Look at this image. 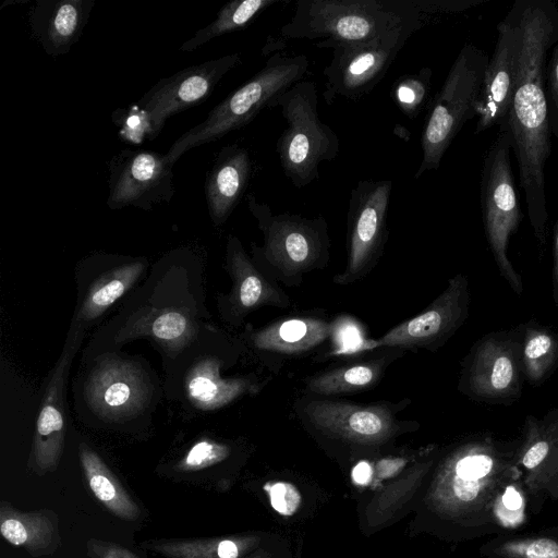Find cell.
Wrapping results in <instances>:
<instances>
[{"label":"cell","instance_id":"1","mask_svg":"<svg viewBox=\"0 0 558 558\" xmlns=\"http://www.w3.org/2000/svg\"><path fill=\"white\" fill-rule=\"evenodd\" d=\"M515 3L520 47L507 123L530 223L543 250L548 221L545 167L551 153L545 69L548 52L558 41V5L553 0H515Z\"/></svg>","mask_w":558,"mask_h":558},{"label":"cell","instance_id":"2","mask_svg":"<svg viewBox=\"0 0 558 558\" xmlns=\"http://www.w3.org/2000/svg\"><path fill=\"white\" fill-rule=\"evenodd\" d=\"M434 14H440L437 0H298L280 33L286 39L323 38L316 46L326 48L372 39Z\"/></svg>","mask_w":558,"mask_h":558},{"label":"cell","instance_id":"3","mask_svg":"<svg viewBox=\"0 0 558 558\" xmlns=\"http://www.w3.org/2000/svg\"><path fill=\"white\" fill-rule=\"evenodd\" d=\"M308 66L305 54L275 52L255 75L215 106L204 121L178 137L167 158L174 165L187 150L247 125L264 108H269L272 99L302 81Z\"/></svg>","mask_w":558,"mask_h":558},{"label":"cell","instance_id":"4","mask_svg":"<svg viewBox=\"0 0 558 558\" xmlns=\"http://www.w3.org/2000/svg\"><path fill=\"white\" fill-rule=\"evenodd\" d=\"M247 208L263 233V246L252 244L255 263L288 286L300 284L302 276L325 266L329 258L328 223L323 216L276 214L267 203L250 193Z\"/></svg>","mask_w":558,"mask_h":558},{"label":"cell","instance_id":"5","mask_svg":"<svg viewBox=\"0 0 558 558\" xmlns=\"http://www.w3.org/2000/svg\"><path fill=\"white\" fill-rule=\"evenodd\" d=\"M280 108L287 122L276 143V151L286 177L295 187L317 180L323 161L337 158L340 142L337 133L318 117L316 84L300 81L272 99L269 108Z\"/></svg>","mask_w":558,"mask_h":558},{"label":"cell","instance_id":"6","mask_svg":"<svg viewBox=\"0 0 558 558\" xmlns=\"http://www.w3.org/2000/svg\"><path fill=\"white\" fill-rule=\"evenodd\" d=\"M488 60L487 53L471 43L459 51L442 86L429 104L421 135L422 161L414 179L438 169L462 126L476 117L475 107Z\"/></svg>","mask_w":558,"mask_h":558},{"label":"cell","instance_id":"7","mask_svg":"<svg viewBox=\"0 0 558 558\" xmlns=\"http://www.w3.org/2000/svg\"><path fill=\"white\" fill-rule=\"evenodd\" d=\"M496 138L488 147L482 166L480 204L488 246L501 277L521 295L523 282L508 258L507 250L522 219L515 183L511 169L512 135L502 123Z\"/></svg>","mask_w":558,"mask_h":558},{"label":"cell","instance_id":"8","mask_svg":"<svg viewBox=\"0 0 558 558\" xmlns=\"http://www.w3.org/2000/svg\"><path fill=\"white\" fill-rule=\"evenodd\" d=\"M426 22H411L363 41L328 45L332 58L323 71L325 101H356L368 95L385 77L408 39Z\"/></svg>","mask_w":558,"mask_h":558},{"label":"cell","instance_id":"9","mask_svg":"<svg viewBox=\"0 0 558 558\" xmlns=\"http://www.w3.org/2000/svg\"><path fill=\"white\" fill-rule=\"evenodd\" d=\"M524 325L483 336L462 363L459 390L492 405H510L522 396Z\"/></svg>","mask_w":558,"mask_h":558},{"label":"cell","instance_id":"10","mask_svg":"<svg viewBox=\"0 0 558 558\" xmlns=\"http://www.w3.org/2000/svg\"><path fill=\"white\" fill-rule=\"evenodd\" d=\"M391 180H360L351 190L348 207V262L333 277L337 284L353 283L376 265L388 239L387 217Z\"/></svg>","mask_w":558,"mask_h":558},{"label":"cell","instance_id":"11","mask_svg":"<svg viewBox=\"0 0 558 558\" xmlns=\"http://www.w3.org/2000/svg\"><path fill=\"white\" fill-rule=\"evenodd\" d=\"M173 166L166 154L145 149L121 150L108 166V207L134 206L150 210L155 204L169 203L174 195Z\"/></svg>","mask_w":558,"mask_h":558},{"label":"cell","instance_id":"12","mask_svg":"<svg viewBox=\"0 0 558 558\" xmlns=\"http://www.w3.org/2000/svg\"><path fill=\"white\" fill-rule=\"evenodd\" d=\"M469 304L468 278L458 274L422 313L395 326L378 340L364 342L362 349L397 347L435 351L463 325L469 314Z\"/></svg>","mask_w":558,"mask_h":558},{"label":"cell","instance_id":"13","mask_svg":"<svg viewBox=\"0 0 558 558\" xmlns=\"http://www.w3.org/2000/svg\"><path fill=\"white\" fill-rule=\"evenodd\" d=\"M241 63V54L230 53L218 59L189 66L160 80L140 100L154 140L167 119L206 100L222 77Z\"/></svg>","mask_w":558,"mask_h":558},{"label":"cell","instance_id":"14","mask_svg":"<svg viewBox=\"0 0 558 558\" xmlns=\"http://www.w3.org/2000/svg\"><path fill=\"white\" fill-rule=\"evenodd\" d=\"M520 20L515 1L497 25V38L488 60L475 107V134L507 121L518 73Z\"/></svg>","mask_w":558,"mask_h":558},{"label":"cell","instance_id":"15","mask_svg":"<svg viewBox=\"0 0 558 558\" xmlns=\"http://www.w3.org/2000/svg\"><path fill=\"white\" fill-rule=\"evenodd\" d=\"M150 391L137 365L117 359L106 360L94 368L85 387L90 408L108 420H122L138 413L147 403Z\"/></svg>","mask_w":558,"mask_h":558},{"label":"cell","instance_id":"16","mask_svg":"<svg viewBox=\"0 0 558 558\" xmlns=\"http://www.w3.org/2000/svg\"><path fill=\"white\" fill-rule=\"evenodd\" d=\"M304 415L317 428L359 441H380L398 429L395 407L389 403L359 404L315 399L304 407Z\"/></svg>","mask_w":558,"mask_h":558},{"label":"cell","instance_id":"17","mask_svg":"<svg viewBox=\"0 0 558 558\" xmlns=\"http://www.w3.org/2000/svg\"><path fill=\"white\" fill-rule=\"evenodd\" d=\"M82 337L81 329H76L69 335L40 404L33 445L35 471L39 474L54 471L63 452L65 434L64 383L69 365L80 347Z\"/></svg>","mask_w":558,"mask_h":558},{"label":"cell","instance_id":"18","mask_svg":"<svg viewBox=\"0 0 558 558\" xmlns=\"http://www.w3.org/2000/svg\"><path fill=\"white\" fill-rule=\"evenodd\" d=\"M227 268L232 288L221 301V311L229 323L239 325L246 315L263 306L284 308L291 304L289 296L272 278L260 271L234 235H229L227 242Z\"/></svg>","mask_w":558,"mask_h":558},{"label":"cell","instance_id":"19","mask_svg":"<svg viewBox=\"0 0 558 558\" xmlns=\"http://www.w3.org/2000/svg\"><path fill=\"white\" fill-rule=\"evenodd\" d=\"M95 0H37L28 12L33 35L45 52L65 54L80 39Z\"/></svg>","mask_w":558,"mask_h":558},{"label":"cell","instance_id":"20","mask_svg":"<svg viewBox=\"0 0 558 558\" xmlns=\"http://www.w3.org/2000/svg\"><path fill=\"white\" fill-rule=\"evenodd\" d=\"M253 174L250 151L238 144L218 153L205 179V196L210 219L223 225L242 199Z\"/></svg>","mask_w":558,"mask_h":558},{"label":"cell","instance_id":"21","mask_svg":"<svg viewBox=\"0 0 558 558\" xmlns=\"http://www.w3.org/2000/svg\"><path fill=\"white\" fill-rule=\"evenodd\" d=\"M333 331L325 319L293 317L275 322L252 335L253 345L283 355L306 353L323 343Z\"/></svg>","mask_w":558,"mask_h":558},{"label":"cell","instance_id":"22","mask_svg":"<svg viewBox=\"0 0 558 558\" xmlns=\"http://www.w3.org/2000/svg\"><path fill=\"white\" fill-rule=\"evenodd\" d=\"M257 388L248 378H223L220 375V362L211 357L196 363L185 380L189 400L194 407L205 411L228 405L245 393L257 391Z\"/></svg>","mask_w":558,"mask_h":558},{"label":"cell","instance_id":"23","mask_svg":"<svg viewBox=\"0 0 558 558\" xmlns=\"http://www.w3.org/2000/svg\"><path fill=\"white\" fill-rule=\"evenodd\" d=\"M49 511L21 512L2 501L0 506V532L3 538L23 547L33 556L54 550L59 536L57 521Z\"/></svg>","mask_w":558,"mask_h":558},{"label":"cell","instance_id":"24","mask_svg":"<svg viewBox=\"0 0 558 558\" xmlns=\"http://www.w3.org/2000/svg\"><path fill=\"white\" fill-rule=\"evenodd\" d=\"M80 460L88 486L101 505L123 520H136L141 514L140 508L101 458L88 446L82 445Z\"/></svg>","mask_w":558,"mask_h":558},{"label":"cell","instance_id":"25","mask_svg":"<svg viewBox=\"0 0 558 558\" xmlns=\"http://www.w3.org/2000/svg\"><path fill=\"white\" fill-rule=\"evenodd\" d=\"M195 335L191 317L178 308H157L138 315L128 327L125 336H149L168 352H178Z\"/></svg>","mask_w":558,"mask_h":558},{"label":"cell","instance_id":"26","mask_svg":"<svg viewBox=\"0 0 558 558\" xmlns=\"http://www.w3.org/2000/svg\"><path fill=\"white\" fill-rule=\"evenodd\" d=\"M386 365L384 357L337 367L306 378L305 389L323 397L369 389L379 381Z\"/></svg>","mask_w":558,"mask_h":558},{"label":"cell","instance_id":"27","mask_svg":"<svg viewBox=\"0 0 558 558\" xmlns=\"http://www.w3.org/2000/svg\"><path fill=\"white\" fill-rule=\"evenodd\" d=\"M144 269L145 263L137 259L104 274L87 290L78 310V319L90 322L101 316L134 286Z\"/></svg>","mask_w":558,"mask_h":558},{"label":"cell","instance_id":"28","mask_svg":"<svg viewBox=\"0 0 558 558\" xmlns=\"http://www.w3.org/2000/svg\"><path fill=\"white\" fill-rule=\"evenodd\" d=\"M522 363L525 381L544 384L558 367V333L534 320L524 324Z\"/></svg>","mask_w":558,"mask_h":558},{"label":"cell","instance_id":"29","mask_svg":"<svg viewBox=\"0 0 558 558\" xmlns=\"http://www.w3.org/2000/svg\"><path fill=\"white\" fill-rule=\"evenodd\" d=\"M489 444H472L459 453L452 466V490L464 502L474 500L486 478L494 472L497 460Z\"/></svg>","mask_w":558,"mask_h":558},{"label":"cell","instance_id":"30","mask_svg":"<svg viewBox=\"0 0 558 558\" xmlns=\"http://www.w3.org/2000/svg\"><path fill=\"white\" fill-rule=\"evenodd\" d=\"M280 0H234L226 3L217 13L216 19L201 28L179 48L183 52H192L207 41L236 31L244 29L263 11Z\"/></svg>","mask_w":558,"mask_h":558},{"label":"cell","instance_id":"31","mask_svg":"<svg viewBox=\"0 0 558 558\" xmlns=\"http://www.w3.org/2000/svg\"><path fill=\"white\" fill-rule=\"evenodd\" d=\"M143 546L167 558H239L240 544L231 538L159 539Z\"/></svg>","mask_w":558,"mask_h":558},{"label":"cell","instance_id":"32","mask_svg":"<svg viewBox=\"0 0 558 558\" xmlns=\"http://www.w3.org/2000/svg\"><path fill=\"white\" fill-rule=\"evenodd\" d=\"M433 70L424 66L416 73L403 74L392 84L390 96L401 112L414 120L426 107L432 88Z\"/></svg>","mask_w":558,"mask_h":558},{"label":"cell","instance_id":"33","mask_svg":"<svg viewBox=\"0 0 558 558\" xmlns=\"http://www.w3.org/2000/svg\"><path fill=\"white\" fill-rule=\"evenodd\" d=\"M228 456V446L211 439H202L189 449L175 469L181 472L198 471L221 462Z\"/></svg>","mask_w":558,"mask_h":558},{"label":"cell","instance_id":"34","mask_svg":"<svg viewBox=\"0 0 558 558\" xmlns=\"http://www.w3.org/2000/svg\"><path fill=\"white\" fill-rule=\"evenodd\" d=\"M499 551L509 558H558V543L551 538H533L505 543Z\"/></svg>","mask_w":558,"mask_h":558},{"label":"cell","instance_id":"35","mask_svg":"<svg viewBox=\"0 0 558 558\" xmlns=\"http://www.w3.org/2000/svg\"><path fill=\"white\" fill-rule=\"evenodd\" d=\"M546 97L551 135L558 140V41L550 49L545 69Z\"/></svg>","mask_w":558,"mask_h":558},{"label":"cell","instance_id":"36","mask_svg":"<svg viewBox=\"0 0 558 558\" xmlns=\"http://www.w3.org/2000/svg\"><path fill=\"white\" fill-rule=\"evenodd\" d=\"M269 493L271 507L283 515H292L301 504V494L298 488L286 482H277L265 487Z\"/></svg>","mask_w":558,"mask_h":558},{"label":"cell","instance_id":"37","mask_svg":"<svg viewBox=\"0 0 558 558\" xmlns=\"http://www.w3.org/2000/svg\"><path fill=\"white\" fill-rule=\"evenodd\" d=\"M522 507V496L514 487L510 486L506 488L500 497L497 515L505 524H507L508 513H510L511 524H514L521 520Z\"/></svg>","mask_w":558,"mask_h":558},{"label":"cell","instance_id":"38","mask_svg":"<svg viewBox=\"0 0 558 558\" xmlns=\"http://www.w3.org/2000/svg\"><path fill=\"white\" fill-rule=\"evenodd\" d=\"M88 546L94 558H138L126 548L110 542L90 539Z\"/></svg>","mask_w":558,"mask_h":558},{"label":"cell","instance_id":"39","mask_svg":"<svg viewBox=\"0 0 558 558\" xmlns=\"http://www.w3.org/2000/svg\"><path fill=\"white\" fill-rule=\"evenodd\" d=\"M553 257V298L558 307V218L554 226Z\"/></svg>","mask_w":558,"mask_h":558},{"label":"cell","instance_id":"40","mask_svg":"<svg viewBox=\"0 0 558 558\" xmlns=\"http://www.w3.org/2000/svg\"><path fill=\"white\" fill-rule=\"evenodd\" d=\"M372 474H373L372 468L365 461L359 462L352 471V477H353L354 482L360 485L368 484L369 481L372 480Z\"/></svg>","mask_w":558,"mask_h":558},{"label":"cell","instance_id":"41","mask_svg":"<svg viewBox=\"0 0 558 558\" xmlns=\"http://www.w3.org/2000/svg\"><path fill=\"white\" fill-rule=\"evenodd\" d=\"M404 464V460L402 459H389L383 460L378 464V470L383 476H390L396 471H398Z\"/></svg>","mask_w":558,"mask_h":558}]
</instances>
